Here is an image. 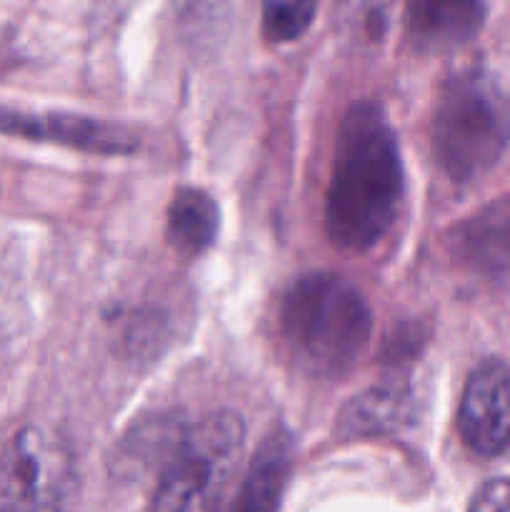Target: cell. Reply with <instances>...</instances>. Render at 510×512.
Returning a JSON list of instances; mask_svg holds the SVG:
<instances>
[{
    "label": "cell",
    "mask_w": 510,
    "mask_h": 512,
    "mask_svg": "<svg viewBox=\"0 0 510 512\" xmlns=\"http://www.w3.org/2000/svg\"><path fill=\"white\" fill-rule=\"evenodd\" d=\"M403 193L405 170L393 128L375 105H353L340 123L325 195L330 240L350 253L375 248L398 220Z\"/></svg>",
    "instance_id": "obj_1"
},
{
    "label": "cell",
    "mask_w": 510,
    "mask_h": 512,
    "mask_svg": "<svg viewBox=\"0 0 510 512\" xmlns=\"http://www.w3.org/2000/svg\"><path fill=\"white\" fill-rule=\"evenodd\" d=\"M278 330L295 368L335 380L348 375L368 350L373 315L350 280L308 273L285 290Z\"/></svg>",
    "instance_id": "obj_2"
},
{
    "label": "cell",
    "mask_w": 510,
    "mask_h": 512,
    "mask_svg": "<svg viewBox=\"0 0 510 512\" xmlns=\"http://www.w3.org/2000/svg\"><path fill=\"white\" fill-rule=\"evenodd\" d=\"M243 420L220 410L185 430L155 483L153 508L173 512L210 510L223 500L240 468Z\"/></svg>",
    "instance_id": "obj_3"
},
{
    "label": "cell",
    "mask_w": 510,
    "mask_h": 512,
    "mask_svg": "<svg viewBox=\"0 0 510 512\" xmlns=\"http://www.w3.org/2000/svg\"><path fill=\"white\" fill-rule=\"evenodd\" d=\"M508 143V115L493 85L463 73L440 93L433 113V153L453 180L485 173Z\"/></svg>",
    "instance_id": "obj_4"
},
{
    "label": "cell",
    "mask_w": 510,
    "mask_h": 512,
    "mask_svg": "<svg viewBox=\"0 0 510 512\" xmlns=\"http://www.w3.org/2000/svg\"><path fill=\"white\" fill-rule=\"evenodd\" d=\"M73 490V460L58 438L20 430L0 455V508H58Z\"/></svg>",
    "instance_id": "obj_5"
},
{
    "label": "cell",
    "mask_w": 510,
    "mask_h": 512,
    "mask_svg": "<svg viewBox=\"0 0 510 512\" xmlns=\"http://www.w3.org/2000/svg\"><path fill=\"white\" fill-rule=\"evenodd\" d=\"M458 433L473 453L495 458L510 448V368L488 360L468 378L458 410Z\"/></svg>",
    "instance_id": "obj_6"
},
{
    "label": "cell",
    "mask_w": 510,
    "mask_h": 512,
    "mask_svg": "<svg viewBox=\"0 0 510 512\" xmlns=\"http://www.w3.org/2000/svg\"><path fill=\"white\" fill-rule=\"evenodd\" d=\"M0 133L45 140V143H58L65 148H78L100 155H125L135 148V140L125 130L100 123V120L65 113L35 115L25 113V110L0 108Z\"/></svg>",
    "instance_id": "obj_7"
},
{
    "label": "cell",
    "mask_w": 510,
    "mask_h": 512,
    "mask_svg": "<svg viewBox=\"0 0 510 512\" xmlns=\"http://www.w3.org/2000/svg\"><path fill=\"white\" fill-rule=\"evenodd\" d=\"M485 23V0H405V33L428 53L460 48Z\"/></svg>",
    "instance_id": "obj_8"
},
{
    "label": "cell",
    "mask_w": 510,
    "mask_h": 512,
    "mask_svg": "<svg viewBox=\"0 0 510 512\" xmlns=\"http://www.w3.org/2000/svg\"><path fill=\"white\" fill-rule=\"evenodd\" d=\"M455 250L473 268L510 275V200L490 205L455 235Z\"/></svg>",
    "instance_id": "obj_9"
},
{
    "label": "cell",
    "mask_w": 510,
    "mask_h": 512,
    "mask_svg": "<svg viewBox=\"0 0 510 512\" xmlns=\"http://www.w3.org/2000/svg\"><path fill=\"white\" fill-rule=\"evenodd\" d=\"M220 228L218 203L200 188H180L168 205L165 233L183 255H200L215 243Z\"/></svg>",
    "instance_id": "obj_10"
},
{
    "label": "cell",
    "mask_w": 510,
    "mask_h": 512,
    "mask_svg": "<svg viewBox=\"0 0 510 512\" xmlns=\"http://www.w3.org/2000/svg\"><path fill=\"white\" fill-rule=\"evenodd\" d=\"M410 413H413V398L405 385H375L343 410V430L350 435L393 433L408 423Z\"/></svg>",
    "instance_id": "obj_11"
},
{
    "label": "cell",
    "mask_w": 510,
    "mask_h": 512,
    "mask_svg": "<svg viewBox=\"0 0 510 512\" xmlns=\"http://www.w3.org/2000/svg\"><path fill=\"white\" fill-rule=\"evenodd\" d=\"M290 475V440L283 433L270 435L255 453L248 470L240 498L235 500L238 510H273L280 505L285 483Z\"/></svg>",
    "instance_id": "obj_12"
},
{
    "label": "cell",
    "mask_w": 510,
    "mask_h": 512,
    "mask_svg": "<svg viewBox=\"0 0 510 512\" xmlns=\"http://www.w3.org/2000/svg\"><path fill=\"white\" fill-rule=\"evenodd\" d=\"M315 0H265L263 35L270 43H290L310 28Z\"/></svg>",
    "instance_id": "obj_13"
},
{
    "label": "cell",
    "mask_w": 510,
    "mask_h": 512,
    "mask_svg": "<svg viewBox=\"0 0 510 512\" xmlns=\"http://www.w3.org/2000/svg\"><path fill=\"white\" fill-rule=\"evenodd\" d=\"M393 3L395 0H338L340 23L353 35L373 43L383 38Z\"/></svg>",
    "instance_id": "obj_14"
},
{
    "label": "cell",
    "mask_w": 510,
    "mask_h": 512,
    "mask_svg": "<svg viewBox=\"0 0 510 512\" xmlns=\"http://www.w3.org/2000/svg\"><path fill=\"white\" fill-rule=\"evenodd\" d=\"M473 510H510V478L490 480L470 500Z\"/></svg>",
    "instance_id": "obj_15"
},
{
    "label": "cell",
    "mask_w": 510,
    "mask_h": 512,
    "mask_svg": "<svg viewBox=\"0 0 510 512\" xmlns=\"http://www.w3.org/2000/svg\"><path fill=\"white\" fill-rule=\"evenodd\" d=\"M5 55H8V48H5L3 38H0V68H3V65H5Z\"/></svg>",
    "instance_id": "obj_16"
}]
</instances>
